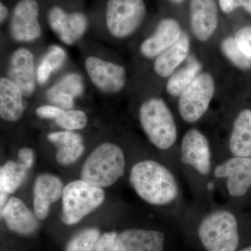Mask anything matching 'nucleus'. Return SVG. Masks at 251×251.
Listing matches in <instances>:
<instances>
[{"mask_svg": "<svg viewBox=\"0 0 251 251\" xmlns=\"http://www.w3.org/2000/svg\"><path fill=\"white\" fill-rule=\"evenodd\" d=\"M1 216L8 228L16 233L27 235L35 232L39 227L36 214L18 198H10L1 209Z\"/></svg>", "mask_w": 251, "mask_h": 251, "instance_id": "dca6fc26", "label": "nucleus"}, {"mask_svg": "<svg viewBox=\"0 0 251 251\" xmlns=\"http://www.w3.org/2000/svg\"><path fill=\"white\" fill-rule=\"evenodd\" d=\"M249 0H219L221 9L226 14L232 12L238 7H243L246 10Z\"/></svg>", "mask_w": 251, "mask_h": 251, "instance_id": "72a5a7b5", "label": "nucleus"}, {"mask_svg": "<svg viewBox=\"0 0 251 251\" xmlns=\"http://www.w3.org/2000/svg\"><path fill=\"white\" fill-rule=\"evenodd\" d=\"M48 140L57 148L69 144L82 143V136L72 130L53 132L48 135Z\"/></svg>", "mask_w": 251, "mask_h": 251, "instance_id": "c756f323", "label": "nucleus"}, {"mask_svg": "<svg viewBox=\"0 0 251 251\" xmlns=\"http://www.w3.org/2000/svg\"><path fill=\"white\" fill-rule=\"evenodd\" d=\"M9 79L22 91L25 97H30L36 87V72L34 56L30 51L20 48L10 59Z\"/></svg>", "mask_w": 251, "mask_h": 251, "instance_id": "ddd939ff", "label": "nucleus"}, {"mask_svg": "<svg viewBox=\"0 0 251 251\" xmlns=\"http://www.w3.org/2000/svg\"><path fill=\"white\" fill-rule=\"evenodd\" d=\"M64 110L55 105H43L36 109V114L40 118L56 120L62 115Z\"/></svg>", "mask_w": 251, "mask_h": 251, "instance_id": "473e14b6", "label": "nucleus"}, {"mask_svg": "<svg viewBox=\"0 0 251 251\" xmlns=\"http://www.w3.org/2000/svg\"><path fill=\"white\" fill-rule=\"evenodd\" d=\"M39 11V5L35 0H21L18 3L10 23V33L14 40L30 42L40 37Z\"/></svg>", "mask_w": 251, "mask_h": 251, "instance_id": "6e6552de", "label": "nucleus"}, {"mask_svg": "<svg viewBox=\"0 0 251 251\" xmlns=\"http://www.w3.org/2000/svg\"><path fill=\"white\" fill-rule=\"evenodd\" d=\"M191 30L201 41H207L218 25V10L214 0H191Z\"/></svg>", "mask_w": 251, "mask_h": 251, "instance_id": "2eb2a0df", "label": "nucleus"}, {"mask_svg": "<svg viewBox=\"0 0 251 251\" xmlns=\"http://www.w3.org/2000/svg\"><path fill=\"white\" fill-rule=\"evenodd\" d=\"M85 66L90 80L100 90L116 93L125 87L126 74L122 66L92 56L87 57Z\"/></svg>", "mask_w": 251, "mask_h": 251, "instance_id": "1a4fd4ad", "label": "nucleus"}, {"mask_svg": "<svg viewBox=\"0 0 251 251\" xmlns=\"http://www.w3.org/2000/svg\"><path fill=\"white\" fill-rule=\"evenodd\" d=\"M34 160V153L30 148H23L18 151V161L22 163L28 169H30Z\"/></svg>", "mask_w": 251, "mask_h": 251, "instance_id": "f704fd0d", "label": "nucleus"}, {"mask_svg": "<svg viewBox=\"0 0 251 251\" xmlns=\"http://www.w3.org/2000/svg\"><path fill=\"white\" fill-rule=\"evenodd\" d=\"M165 234L156 230L130 229L118 234L115 251H163Z\"/></svg>", "mask_w": 251, "mask_h": 251, "instance_id": "4468645a", "label": "nucleus"}, {"mask_svg": "<svg viewBox=\"0 0 251 251\" xmlns=\"http://www.w3.org/2000/svg\"><path fill=\"white\" fill-rule=\"evenodd\" d=\"M49 22L52 31L67 45H72L79 40L85 34L88 24L82 13L68 14L57 6L50 10Z\"/></svg>", "mask_w": 251, "mask_h": 251, "instance_id": "f8f14e48", "label": "nucleus"}, {"mask_svg": "<svg viewBox=\"0 0 251 251\" xmlns=\"http://www.w3.org/2000/svg\"><path fill=\"white\" fill-rule=\"evenodd\" d=\"M100 237L98 229H84L69 241L65 251H94Z\"/></svg>", "mask_w": 251, "mask_h": 251, "instance_id": "a878e982", "label": "nucleus"}, {"mask_svg": "<svg viewBox=\"0 0 251 251\" xmlns=\"http://www.w3.org/2000/svg\"><path fill=\"white\" fill-rule=\"evenodd\" d=\"M234 156L251 157V110H242L234 120L229 140Z\"/></svg>", "mask_w": 251, "mask_h": 251, "instance_id": "4be33fe9", "label": "nucleus"}, {"mask_svg": "<svg viewBox=\"0 0 251 251\" xmlns=\"http://www.w3.org/2000/svg\"><path fill=\"white\" fill-rule=\"evenodd\" d=\"M66 53L58 46H52L41 59L36 70V80L39 84H44L49 80L51 74L64 64Z\"/></svg>", "mask_w": 251, "mask_h": 251, "instance_id": "393cba45", "label": "nucleus"}, {"mask_svg": "<svg viewBox=\"0 0 251 251\" xmlns=\"http://www.w3.org/2000/svg\"><path fill=\"white\" fill-rule=\"evenodd\" d=\"M239 251H251V247L245 248V249H243Z\"/></svg>", "mask_w": 251, "mask_h": 251, "instance_id": "4c0bfd02", "label": "nucleus"}, {"mask_svg": "<svg viewBox=\"0 0 251 251\" xmlns=\"http://www.w3.org/2000/svg\"><path fill=\"white\" fill-rule=\"evenodd\" d=\"M130 182L137 194L153 205H166L176 200L179 186L166 167L151 160L138 162L132 167Z\"/></svg>", "mask_w": 251, "mask_h": 251, "instance_id": "f257e3e1", "label": "nucleus"}, {"mask_svg": "<svg viewBox=\"0 0 251 251\" xmlns=\"http://www.w3.org/2000/svg\"><path fill=\"white\" fill-rule=\"evenodd\" d=\"M117 235L115 232H105L99 238L94 251H115Z\"/></svg>", "mask_w": 251, "mask_h": 251, "instance_id": "2f4dec72", "label": "nucleus"}, {"mask_svg": "<svg viewBox=\"0 0 251 251\" xmlns=\"http://www.w3.org/2000/svg\"><path fill=\"white\" fill-rule=\"evenodd\" d=\"M189 50V38L186 33L182 32L174 44L157 57L154 63L155 72L162 77L170 76L188 58Z\"/></svg>", "mask_w": 251, "mask_h": 251, "instance_id": "412c9836", "label": "nucleus"}, {"mask_svg": "<svg viewBox=\"0 0 251 251\" xmlns=\"http://www.w3.org/2000/svg\"><path fill=\"white\" fill-rule=\"evenodd\" d=\"M146 14L143 0H108L106 25L115 37L123 39L133 34Z\"/></svg>", "mask_w": 251, "mask_h": 251, "instance_id": "423d86ee", "label": "nucleus"}, {"mask_svg": "<svg viewBox=\"0 0 251 251\" xmlns=\"http://www.w3.org/2000/svg\"><path fill=\"white\" fill-rule=\"evenodd\" d=\"M221 50L224 55L236 67L241 69L251 68V60L242 52L234 37H227L221 43Z\"/></svg>", "mask_w": 251, "mask_h": 251, "instance_id": "bb28decb", "label": "nucleus"}, {"mask_svg": "<svg viewBox=\"0 0 251 251\" xmlns=\"http://www.w3.org/2000/svg\"><path fill=\"white\" fill-rule=\"evenodd\" d=\"M181 161L201 175H208L211 167L210 145L200 130H188L181 140Z\"/></svg>", "mask_w": 251, "mask_h": 251, "instance_id": "9d476101", "label": "nucleus"}, {"mask_svg": "<svg viewBox=\"0 0 251 251\" xmlns=\"http://www.w3.org/2000/svg\"><path fill=\"white\" fill-rule=\"evenodd\" d=\"M85 151L83 143L69 144L59 147L56 159L59 164L68 166L78 159Z\"/></svg>", "mask_w": 251, "mask_h": 251, "instance_id": "c85d7f7f", "label": "nucleus"}, {"mask_svg": "<svg viewBox=\"0 0 251 251\" xmlns=\"http://www.w3.org/2000/svg\"><path fill=\"white\" fill-rule=\"evenodd\" d=\"M7 8L6 7L4 4L1 3V4H0V21H1V23L4 22L6 18H7Z\"/></svg>", "mask_w": 251, "mask_h": 251, "instance_id": "c9c22d12", "label": "nucleus"}, {"mask_svg": "<svg viewBox=\"0 0 251 251\" xmlns=\"http://www.w3.org/2000/svg\"><path fill=\"white\" fill-rule=\"evenodd\" d=\"M202 65L193 56H188L184 67L173 73L167 82L166 90L173 97H179L199 75Z\"/></svg>", "mask_w": 251, "mask_h": 251, "instance_id": "5701e85b", "label": "nucleus"}, {"mask_svg": "<svg viewBox=\"0 0 251 251\" xmlns=\"http://www.w3.org/2000/svg\"><path fill=\"white\" fill-rule=\"evenodd\" d=\"M29 169L19 161H9L0 168V188L8 194L14 193L23 184Z\"/></svg>", "mask_w": 251, "mask_h": 251, "instance_id": "b1692460", "label": "nucleus"}, {"mask_svg": "<svg viewBox=\"0 0 251 251\" xmlns=\"http://www.w3.org/2000/svg\"><path fill=\"white\" fill-rule=\"evenodd\" d=\"M123 151L115 144L105 143L97 147L86 160L81 179L99 188L108 187L125 173Z\"/></svg>", "mask_w": 251, "mask_h": 251, "instance_id": "f03ea898", "label": "nucleus"}, {"mask_svg": "<svg viewBox=\"0 0 251 251\" xmlns=\"http://www.w3.org/2000/svg\"><path fill=\"white\" fill-rule=\"evenodd\" d=\"M64 186L55 175L42 174L37 176L34 186V211L36 217L44 220L52 204L62 197Z\"/></svg>", "mask_w": 251, "mask_h": 251, "instance_id": "f3484780", "label": "nucleus"}, {"mask_svg": "<svg viewBox=\"0 0 251 251\" xmlns=\"http://www.w3.org/2000/svg\"><path fill=\"white\" fill-rule=\"evenodd\" d=\"M170 1L175 3V4H179V3H181V1H184V0H170Z\"/></svg>", "mask_w": 251, "mask_h": 251, "instance_id": "e433bc0d", "label": "nucleus"}, {"mask_svg": "<svg viewBox=\"0 0 251 251\" xmlns=\"http://www.w3.org/2000/svg\"><path fill=\"white\" fill-rule=\"evenodd\" d=\"M181 33L177 21L173 18L162 20L154 34L142 43L140 52L147 58L158 57L179 39Z\"/></svg>", "mask_w": 251, "mask_h": 251, "instance_id": "a211bd4d", "label": "nucleus"}, {"mask_svg": "<svg viewBox=\"0 0 251 251\" xmlns=\"http://www.w3.org/2000/svg\"><path fill=\"white\" fill-rule=\"evenodd\" d=\"M214 176L227 179V188L232 197H241L251 186V157L234 156L216 166Z\"/></svg>", "mask_w": 251, "mask_h": 251, "instance_id": "9b49d317", "label": "nucleus"}, {"mask_svg": "<svg viewBox=\"0 0 251 251\" xmlns=\"http://www.w3.org/2000/svg\"><path fill=\"white\" fill-rule=\"evenodd\" d=\"M140 121L145 134L160 150H168L177 138L173 114L161 99H148L140 108Z\"/></svg>", "mask_w": 251, "mask_h": 251, "instance_id": "7ed1b4c3", "label": "nucleus"}, {"mask_svg": "<svg viewBox=\"0 0 251 251\" xmlns=\"http://www.w3.org/2000/svg\"><path fill=\"white\" fill-rule=\"evenodd\" d=\"M198 236L206 251H235L239 242L237 219L230 211H214L201 221Z\"/></svg>", "mask_w": 251, "mask_h": 251, "instance_id": "20e7f679", "label": "nucleus"}, {"mask_svg": "<svg viewBox=\"0 0 251 251\" xmlns=\"http://www.w3.org/2000/svg\"><path fill=\"white\" fill-rule=\"evenodd\" d=\"M215 92V84L211 75L201 74L179 96V112L188 123L197 122L206 113Z\"/></svg>", "mask_w": 251, "mask_h": 251, "instance_id": "0eeeda50", "label": "nucleus"}, {"mask_svg": "<svg viewBox=\"0 0 251 251\" xmlns=\"http://www.w3.org/2000/svg\"><path fill=\"white\" fill-rule=\"evenodd\" d=\"M84 83L82 77L78 74L71 73L62 77L46 92L49 101L55 106L72 110L74 100L83 93Z\"/></svg>", "mask_w": 251, "mask_h": 251, "instance_id": "6ab92c4d", "label": "nucleus"}, {"mask_svg": "<svg viewBox=\"0 0 251 251\" xmlns=\"http://www.w3.org/2000/svg\"><path fill=\"white\" fill-rule=\"evenodd\" d=\"M56 124L67 130H80L87 124L85 112L79 110H64L62 115L55 120Z\"/></svg>", "mask_w": 251, "mask_h": 251, "instance_id": "cd10ccee", "label": "nucleus"}, {"mask_svg": "<svg viewBox=\"0 0 251 251\" xmlns=\"http://www.w3.org/2000/svg\"><path fill=\"white\" fill-rule=\"evenodd\" d=\"M235 40L239 49L251 60V27H243L236 33Z\"/></svg>", "mask_w": 251, "mask_h": 251, "instance_id": "7c9ffc66", "label": "nucleus"}, {"mask_svg": "<svg viewBox=\"0 0 251 251\" xmlns=\"http://www.w3.org/2000/svg\"><path fill=\"white\" fill-rule=\"evenodd\" d=\"M22 91L9 78L0 80V115L8 122L18 121L25 110Z\"/></svg>", "mask_w": 251, "mask_h": 251, "instance_id": "aec40b11", "label": "nucleus"}, {"mask_svg": "<svg viewBox=\"0 0 251 251\" xmlns=\"http://www.w3.org/2000/svg\"><path fill=\"white\" fill-rule=\"evenodd\" d=\"M62 198L63 221L74 225L103 202L105 193L101 188L80 179L69 183L64 188Z\"/></svg>", "mask_w": 251, "mask_h": 251, "instance_id": "39448f33", "label": "nucleus"}]
</instances>
